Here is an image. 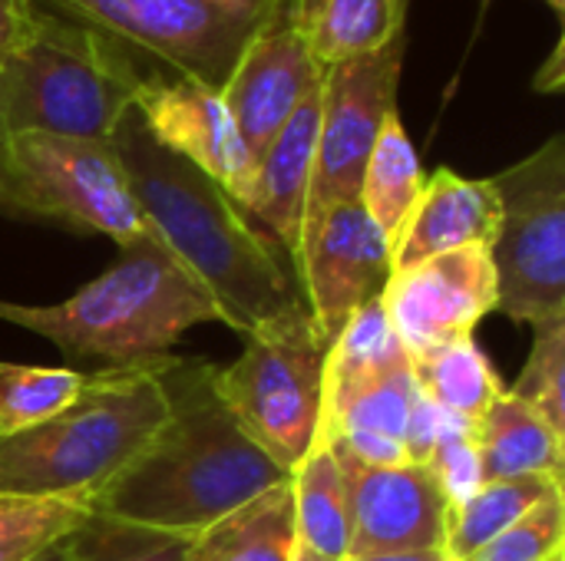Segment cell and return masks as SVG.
I'll return each mask as SVG.
<instances>
[{"label":"cell","instance_id":"obj_32","mask_svg":"<svg viewBox=\"0 0 565 561\" xmlns=\"http://www.w3.org/2000/svg\"><path fill=\"white\" fill-rule=\"evenodd\" d=\"M540 93H559L563 89V40L553 46V53H550V60H546V66L536 73V83H533Z\"/></svg>","mask_w":565,"mask_h":561},{"label":"cell","instance_id":"obj_21","mask_svg":"<svg viewBox=\"0 0 565 561\" xmlns=\"http://www.w3.org/2000/svg\"><path fill=\"white\" fill-rule=\"evenodd\" d=\"M424 182H427V175L420 169L411 136L401 122V112H391L381 126V136H377L371 155H367L361 195H358V202L364 205L371 222L391 241V255H394V245L420 198Z\"/></svg>","mask_w":565,"mask_h":561},{"label":"cell","instance_id":"obj_11","mask_svg":"<svg viewBox=\"0 0 565 561\" xmlns=\"http://www.w3.org/2000/svg\"><path fill=\"white\" fill-rule=\"evenodd\" d=\"M291 261L301 301L331 344L358 308L384 294L394 271L391 241L361 202L308 212Z\"/></svg>","mask_w":565,"mask_h":561},{"label":"cell","instance_id":"obj_18","mask_svg":"<svg viewBox=\"0 0 565 561\" xmlns=\"http://www.w3.org/2000/svg\"><path fill=\"white\" fill-rule=\"evenodd\" d=\"M563 440L533 407L510 390L473 423L483 479H553L563 486Z\"/></svg>","mask_w":565,"mask_h":561},{"label":"cell","instance_id":"obj_6","mask_svg":"<svg viewBox=\"0 0 565 561\" xmlns=\"http://www.w3.org/2000/svg\"><path fill=\"white\" fill-rule=\"evenodd\" d=\"M328 350L331 341L301 308L245 334L238 360L215 370L232 417L288 473L311 453L321 430Z\"/></svg>","mask_w":565,"mask_h":561},{"label":"cell","instance_id":"obj_31","mask_svg":"<svg viewBox=\"0 0 565 561\" xmlns=\"http://www.w3.org/2000/svg\"><path fill=\"white\" fill-rule=\"evenodd\" d=\"M40 0H0V56L13 53L36 30Z\"/></svg>","mask_w":565,"mask_h":561},{"label":"cell","instance_id":"obj_5","mask_svg":"<svg viewBox=\"0 0 565 561\" xmlns=\"http://www.w3.org/2000/svg\"><path fill=\"white\" fill-rule=\"evenodd\" d=\"M139 83L132 50L40 7L30 40L0 56V139L43 132L109 142Z\"/></svg>","mask_w":565,"mask_h":561},{"label":"cell","instance_id":"obj_1","mask_svg":"<svg viewBox=\"0 0 565 561\" xmlns=\"http://www.w3.org/2000/svg\"><path fill=\"white\" fill-rule=\"evenodd\" d=\"M152 367L169 413L132 463L89 499L93 516L195 539L291 479L218 397L215 364L166 354Z\"/></svg>","mask_w":565,"mask_h":561},{"label":"cell","instance_id":"obj_26","mask_svg":"<svg viewBox=\"0 0 565 561\" xmlns=\"http://www.w3.org/2000/svg\"><path fill=\"white\" fill-rule=\"evenodd\" d=\"M89 519V506L0 496V561H30Z\"/></svg>","mask_w":565,"mask_h":561},{"label":"cell","instance_id":"obj_25","mask_svg":"<svg viewBox=\"0 0 565 561\" xmlns=\"http://www.w3.org/2000/svg\"><path fill=\"white\" fill-rule=\"evenodd\" d=\"M89 374L70 367H7L0 364V433L33 427L66 410Z\"/></svg>","mask_w":565,"mask_h":561},{"label":"cell","instance_id":"obj_14","mask_svg":"<svg viewBox=\"0 0 565 561\" xmlns=\"http://www.w3.org/2000/svg\"><path fill=\"white\" fill-rule=\"evenodd\" d=\"M331 450L348 489V559L444 552L450 509L424 463L364 466L338 446Z\"/></svg>","mask_w":565,"mask_h":561},{"label":"cell","instance_id":"obj_2","mask_svg":"<svg viewBox=\"0 0 565 561\" xmlns=\"http://www.w3.org/2000/svg\"><path fill=\"white\" fill-rule=\"evenodd\" d=\"M132 198L149 231L205 288L222 324L242 337L305 308L298 281L281 261V245L192 162L152 139L136 106L113 136Z\"/></svg>","mask_w":565,"mask_h":561},{"label":"cell","instance_id":"obj_29","mask_svg":"<svg viewBox=\"0 0 565 561\" xmlns=\"http://www.w3.org/2000/svg\"><path fill=\"white\" fill-rule=\"evenodd\" d=\"M563 546L565 496L559 489L467 561H553L563 555Z\"/></svg>","mask_w":565,"mask_h":561},{"label":"cell","instance_id":"obj_16","mask_svg":"<svg viewBox=\"0 0 565 561\" xmlns=\"http://www.w3.org/2000/svg\"><path fill=\"white\" fill-rule=\"evenodd\" d=\"M500 228V195L490 179H463L437 169L394 245V271L457 248H490Z\"/></svg>","mask_w":565,"mask_h":561},{"label":"cell","instance_id":"obj_20","mask_svg":"<svg viewBox=\"0 0 565 561\" xmlns=\"http://www.w3.org/2000/svg\"><path fill=\"white\" fill-rule=\"evenodd\" d=\"M298 546L324 561H348L351 516L348 489L331 443H315L291 473Z\"/></svg>","mask_w":565,"mask_h":561},{"label":"cell","instance_id":"obj_24","mask_svg":"<svg viewBox=\"0 0 565 561\" xmlns=\"http://www.w3.org/2000/svg\"><path fill=\"white\" fill-rule=\"evenodd\" d=\"M559 489L563 486L553 483V479H497V483H483L460 509L450 513L444 555L450 561L473 559L487 542H493L500 532H507L533 506H540L546 496H553Z\"/></svg>","mask_w":565,"mask_h":561},{"label":"cell","instance_id":"obj_33","mask_svg":"<svg viewBox=\"0 0 565 561\" xmlns=\"http://www.w3.org/2000/svg\"><path fill=\"white\" fill-rule=\"evenodd\" d=\"M70 559H73V532H70L66 539H60V542L46 546L40 555H33L30 561H70Z\"/></svg>","mask_w":565,"mask_h":561},{"label":"cell","instance_id":"obj_35","mask_svg":"<svg viewBox=\"0 0 565 561\" xmlns=\"http://www.w3.org/2000/svg\"><path fill=\"white\" fill-rule=\"evenodd\" d=\"M328 0H295V10H298V20H301V26H308L318 13H321V7H324Z\"/></svg>","mask_w":565,"mask_h":561},{"label":"cell","instance_id":"obj_34","mask_svg":"<svg viewBox=\"0 0 565 561\" xmlns=\"http://www.w3.org/2000/svg\"><path fill=\"white\" fill-rule=\"evenodd\" d=\"M348 561H450L444 552H401V555H371V559H348Z\"/></svg>","mask_w":565,"mask_h":561},{"label":"cell","instance_id":"obj_27","mask_svg":"<svg viewBox=\"0 0 565 561\" xmlns=\"http://www.w3.org/2000/svg\"><path fill=\"white\" fill-rule=\"evenodd\" d=\"M192 539L93 516L73 532L70 561H189Z\"/></svg>","mask_w":565,"mask_h":561},{"label":"cell","instance_id":"obj_15","mask_svg":"<svg viewBox=\"0 0 565 561\" xmlns=\"http://www.w3.org/2000/svg\"><path fill=\"white\" fill-rule=\"evenodd\" d=\"M132 106L159 145L192 162L212 182H218L238 205H245L255 155L248 152L218 89L189 76H142Z\"/></svg>","mask_w":565,"mask_h":561},{"label":"cell","instance_id":"obj_22","mask_svg":"<svg viewBox=\"0 0 565 561\" xmlns=\"http://www.w3.org/2000/svg\"><path fill=\"white\" fill-rule=\"evenodd\" d=\"M407 0H328L305 26L311 56L321 69L384 50L404 36Z\"/></svg>","mask_w":565,"mask_h":561},{"label":"cell","instance_id":"obj_3","mask_svg":"<svg viewBox=\"0 0 565 561\" xmlns=\"http://www.w3.org/2000/svg\"><path fill=\"white\" fill-rule=\"evenodd\" d=\"M0 321L33 331L66 357L132 367L166 357L195 324L222 321L205 288L152 235L119 245V258L96 281L60 304L0 301Z\"/></svg>","mask_w":565,"mask_h":561},{"label":"cell","instance_id":"obj_19","mask_svg":"<svg viewBox=\"0 0 565 561\" xmlns=\"http://www.w3.org/2000/svg\"><path fill=\"white\" fill-rule=\"evenodd\" d=\"M298 546L291 479L192 539L189 561H291Z\"/></svg>","mask_w":565,"mask_h":561},{"label":"cell","instance_id":"obj_23","mask_svg":"<svg viewBox=\"0 0 565 561\" xmlns=\"http://www.w3.org/2000/svg\"><path fill=\"white\" fill-rule=\"evenodd\" d=\"M414 380L424 400L467 423H477L490 410V403L507 393L497 367L487 360L473 337L457 341L427 360H417Z\"/></svg>","mask_w":565,"mask_h":561},{"label":"cell","instance_id":"obj_17","mask_svg":"<svg viewBox=\"0 0 565 561\" xmlns=\"http://www.w3.org/2000/svg\"><path fill=\"white\" fill-rule=\"evenodd\" d=\"M318 116H321V86L291 112L278 136L265 145L255 162V179L245 198V215L265 228L288 255H295L298 231L308 208L315 145H318Z\"/></svg>","mask_w":565,"mask_h":561},{"label":"cell","instance_id":"obj_37","mask_svg":"<svg viewBox=\"0 0 565 561\" xmlns=\"http://www.w3.org/2000/svg\"><path fill=\"white\" fill-rule=\"evenodd\" d=\"M546 3H550V7H553V10H556L559 17L565 13V0H546Z\"/></svg>","mask_w":565,"mask_h":561},{"label":"cell","instance_id":"obj_9","mask_svg":"<svg viewBox=\"0 0 565 561\" xmlns=\"http://www.w3.org/2000/svg\"><path fill=\"white\" fill-rule=\"evenodd\" d=\"M271 0H40L66 20L93 26L126 50H139L222 89L242 46Z\"/></svg>","mask_w":565,"mask_h":561},{"label":"cell","instance_id":"obj_4","mask_svg":"<svg viewBox=\"0 0 565 561\" xmlns=\"http://www.w3.org/2000/svg\"><path fill=\"white\" fill-rule=\"evenodd\" d=\"M166 413L152 360L103 367L56 417L0 433V496L89 506L152 440Z\"/></svg>","mask_w":565,"mask_h":561},{"label":"cell","instance_id":"obj_13","mask_svg":"<svg viewBox=\"0 0 565 561\" xmlns=\"http://www.w3.org/2000/svg\"><path fill=\"white\" fill-rule=\"evenodd\" d=\"M321 79L295 0H271L218 89L255 162Z\"/></svg>","mask_w":565,"mask_h":561},{"label":"cell","instance_id":"obj_28","mask_svg":"<svg viewBox=\"0 0 565 561\" xmlns=\"http://www.w3.org/2000/svg\"><path fill=\"white\" fill-rule=\"evenodd\" d=\"M510 393L565 436V321L536 327L533 354Z\"/></svg>","mask_w":565,"mask_h":561},{"label":"cell","instance_id":"obj_8","mask_svg":"<svg viewBox=\"0 0 565 561\" xmlns=\"http://www.w3.org/2000/svg\"><path fill=\"white\" fill-rule=\"evenodd\" d=\"M490 182L500 195L497 311L533 327L565 321V139H546Z\"/></svg>","mask_w":565,"mask_h":561},{"label":"cell","instance_id":"obj_10","mask_svg":"<svg viewBox=\"0 0 565 561\" xmlns=\"http://www.w3.org/2000/svg\"><path fill=\"white\" fill-rule=\"evenodd\" d=\"M404 50L407 33L377 53L324 69L315 172L305 215L338 202H358L367 155L381 136L384 119L397 112Z\"/></svg>","mask_w":565,"mask_h":561},{"label":"cell","instance_id":"obj_12","mask_svg":"<svg viewBox=\"0 0 565 561\" xmlns=\"http://www.w3.org/2000/svg\"><path fill=\"white\" fill-rule=\"evenodd\" d=\"M381 304L411 364L473 337L477 324L497 311L490 248H457L391 271Z\"/></svg>","mask_w":565,"mask_h":561},{"label":"cell","instance_id":"obj_36","mask_svg":"<svg viewBox=\"0 0 565 561\" xmlns=\"http://www.w3.org/2000/svg\"><path fill=\"white\" fill-rule=\"evenodd\" d=\"M291 561H324V559H318V555H311L308 549H301V546H295V555H291Z\"/></svg>","mask_w":565,"mask_h":561},{"label":"cell","instance_id":"obj_7","mask_svg":"<svg viewBox=\"0 0 565 561\" xmlns=\"http://www.w3.org/2000/svg\"><path fill=\"white\" fill-rule=\"evenodd\" d=\"M0 212L99 231L116 245L149 231L109 142L43 132L0 139Z\"/></svg>","mask_w":565,"mask_h":561},{"label":"cell","instance_id":"obj_30","mask_svg":"<svg viewBox=\"0 0 565 561\" xmlns=\"http://www.w3.org/2000/svg\"><path fill=\"white\" fill-rule=\"evenodd\" d=\"M430 476L437 479L444 499H447V509H460L487 479H483V466H480V453H477V443H473V427L463 423V427H454L450 433H444L437 440V446L430 450L427 463Z\"/></svg>","mask_w":565,"mask_h":561}]
</instances>
